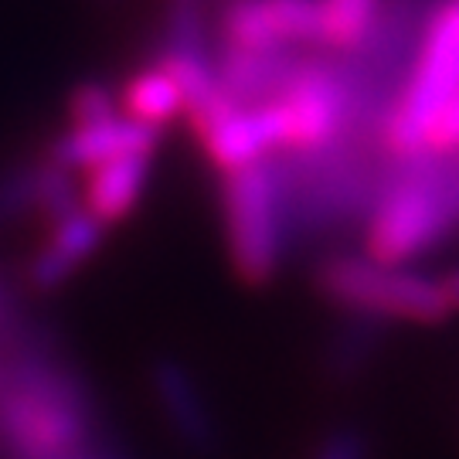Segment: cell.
Instances as JSON below:
<instances>
[{
	"label": "cell",
	"instance_id": "obj_1",
	"mask_svg": "<svg viewBox=\"0 0 459 459\" xmlns=\"http://www.w3.org/2000/svg\"><path fill=\"white\" fill-rule=\"evenodd\" d=\"M453 96H459V0H432L405 75L377 123V153L385 160L426 153L429 123Z\"/></svg>",
	"mask_w": 459,
	"mask_h": 459
},
{
	"label": "cell",
	"instance_id": "obj_2",
	"mask_svg": "<svg viewBox=\"0 0 459 459\" xmlns=\"http://www.w3.org/2000/svg\"><path fill=\"white\" fill-rule=\"evenodd\" d=\"M316 290L333 307L368 320H405V324H443L453 307L443 282L422 276L409 265H381L364 252H337L316 265Z\"/></svg>",
	"mask_w": 459,
	"mask_h": 459
},
{
	"label": "cell",
	"instance_id": "obj_3",
	"mask_svg": "<svg viewBox=\"0 0 459 459\" xmlns=\"http://www.w3.org/2000/svg\"><path fill=\"white\" fill-rule=\"evenodd\" d=\"M221 214L235 276L246 286H269L293 238L276 157L221 178Z\"/></svg>",
	"mask_w": 459,
	"mask_h": 459
},
{
	"label": "cell",
	"instance_id": "obj_4",
	"mask_svg": "<svg viewBox=\"0 0 459 459\" xmlns=\"http://www.w3.org/2000/svg\"><path fill=\"white\" fill-rule=\"evenodd\" d=\"M212 51H320V0H208Z\"/></svg>",
	"mask_w": 459,
	"mask_h": 459
},
{
	"label": "cell",
	"instance_id": "obj_5",
	"mask_svg": "<svg viewBox=\"0 0 459 459\" xmlns=\"http://www.w3.org/2000/svg\"><path fill=\"white\" fill-rule=\"evenodd\" d=\"M157 147H160V130H150L130 116H116L106 123H92V126H68L48 147L45 160L82 178L85 170L109 164L116 157H130V153L153 157Z\"/></svg>",
	"mask_w": 459,
	"mask_h": 459
},
{
	"label": "cell",
	"instance_id": "obj_6",
	"mask_svg": "<svg viewBox=\"0 0 459 459\" xmlns=\"http://www.w3.org/2000/svg\"><path fill=\"white\" fill-rule=\"evenodd\" d=\"M102 238H106V225L96 221L82 204L48 221V235L28 263V286L38 293H51V290L65 286L68 279L96 255Z\"/></svg>",
	"mask_w": 459,
	"mask_h": 459
},
{
	"label": "cell",
	"instance_id": "obj_7",
	"mask_svg": "<svg viewBox=\"0 0 459 459\" xmlns=\"http://www.w3.org/2000/svg\"><path fill=\"white\" fill-rule=\"evenodd\" d=\"M150 385H153L160 415L174 429V436L195 453H212L218 446V426H214L204 394L197 392V381L187 375V368H181L178 361L153 364Z\"/></svg>",
	"mask_w": 459,
	"mask_h": 459
},
{
	"label": "cell",
	"instance_id": "obj_8",
	"mask_svg": "<svg viewBox=\"0 0 459 459\" xmlns=\"http://www.w3.org/2000/svg\"><path fill=\"white\" fill-rule=\"evenodd\" d=\"M150 153L116 157L109 164H99L79 178V201L82 208L106 229L123 221L140 204L150 184Z\"/></svg>",
	"mask_w": 459,
	"mask_h": 459
},
{
	"label": "cell",
	"instance_id": "obj_9",
	"mask_svg": "<svg viewBox=\"0 0 459 459\" xmlns=\"http://www.w3.org/2000/svg\"><path fill=\"white\" fill-rule=\"evenodd\" d=\"M119 109L123 116H130L150 130L164 133V126L184 116V92L178 79L153 62V65L133 72L126 85L119 89Z\"/></svg>",
	"mask_w": 459,
	"mask_h": 459
},
{
	"label": "cell",
	"instance_id": "obj_10",
	"mask_svg": "<svg viewBox=\"0 0 459 459\" xmlns=\"http://www.w3.org/2000/svg\"><path fill=\"white\" fill-rule=\"evenodd\" d=\"M385 0H320V51L354 55L368 41Z\"/></svg>",
	"mask_w": 459,
	"mask_h": 459
},
{
	"label": "cell",
	"instance_id": "obj_11",
	"mask_svg": "<svg viewBox=\"0 0 459 459\" xmlns=\"http://www.w3.org/2000/svg\"><path fill=\"white\" fill-rule=\"evenodd\" d=\"M164 45H178V48H212V34H208V0H167Z\"/></svg>",
	"mask_w": 459,
	"mask_h": 459
},
{
	"label": "cell",
	"instance_id": "obj_12",
	"mask_svg": "<svg viewBox=\"0 0 459 459\" xmlns=\"http://www.w3.org/2000/svg\"><path fill=\"white\" fill-rule=\"evenodd\" d=\"M123 116L119 109V92H113L102 82H82L68 96V126H92Z\"/></svg>",
	"mask_w": 459,
	"mask_h": 459
},
{
	"label": "cell",
	"instance_id": "obj_13",
	"mask_svg": "<svg viewBox=\"0 0 459 459\" xmlns=\"http://www.w3.org/2000/svg\"><path fill=\"white\" fill-rule=\"evenodd\" d=\"M310 459H371V443H368V436L361 429H333L313 446Z\"/></svg>",
	"mask_w": 459,
	"mask_h": 459
},
{
	"label": "cell",
	"instance_id": "obj_14",
	"mask_svg": "<svg viewBox=\"0 0 459 459\" xmlns=\"http://www.w3.org/2000/svg\"><path fill=\"white\" fill-rule=\"evenodd\" d=\"M443 293L446 299H449V307H453V313H459V269H453V273H446L443 279Z\"/></svg>",
	"mask_w": 459,
	"mask_h": 459
},
{
	"label": "cell",
	"instance_id": "obj_15",
	"mask_svg": "<svg viewBox=\"0 0 459 459\" xmlns=\"http://www.w3.org/2000/svg\"><path fill=\"white\" fill-rule=\"evenodd\" d=\"M4 320H7V290L0 286V324H4Z\"/></svg>",
	"mask_w": 459,
	"mask_h": 459
}]
</instances>
